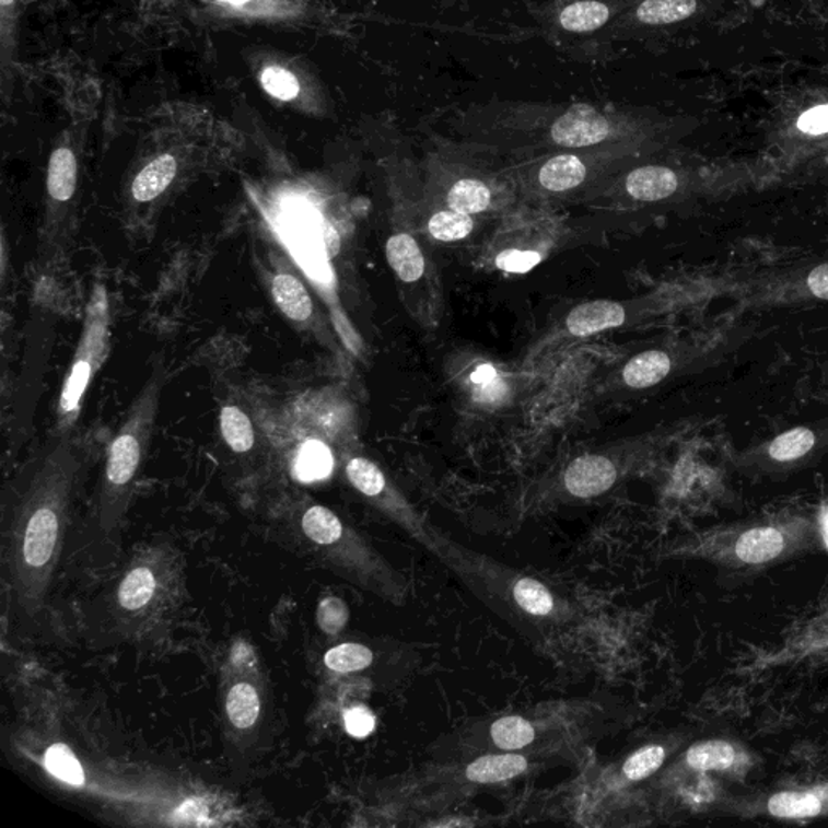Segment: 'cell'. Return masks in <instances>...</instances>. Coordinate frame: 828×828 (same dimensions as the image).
I'll return each mask as SVG.
<instances>
[{"mask_svg": "<svg viewBox=\"0 0 828 828\" xmlns=\"http://www.w3.org/2000/svg\"><path fill=\"white\" fill-rule=\"evenodd\" d=\"M83 455L70 432L54 431L10 488L3 560L13 599L26 617L46 604L62 552Z\"/></svg>", "mask_w": 828, "mask_h": 828, "instance_id": "cell-1", "label": "cell"}, {"mask_svg": "<svg viewBox=\"0 0 828 828\" xmlns=\"http://www.w3.org/2000/svg\"><path fill=\"white\" fill-rule=\"evenodd\" d=\"M502 128L543 130L547 144L560 150H590L620 143L640 133V120L618 106L573 103H499L485 107Z\"/></svg>", "mask_w": 828, "mask_h": 828, "instance_id": "cell-2", "label": "cell"}, {"mask_svg": "<svg viewBox=\"0 0 828 828\" xmlns=\"http://www.w3.org/2000/svg\"><path fill=\"white\" fill-rule=\"evenodd\" d=\"M164 384L165 371L162 364H158L107 448L97 502V523L104 534L115 533L124 522L135 482L150 447Z\"/></svg>", "mask_w": 828, "mask_h": 828, "instance_id": "cell-3", "label": "cell"}, {"mask_svg": "<svg viewBox=\"0 0 828 828\" xmlns=\"http://www.w3.org/2000/svg\"><path fill=\"white\" fill-rule=\"evenodd\" d=\"M300 527L307 543L340 576L392 603H401L407 590L400 574L333 510L311 505L304 510Z\"/></svg>", "mask_w": 828, "mask_h": 828, "instance_id": "cell-4", "label": "cell"}, {"mask_svg": "<svg viewBox=\"0 0 828 828\" xmlns=\"http://www.w3.org/2000/svg\"><path fill=\"white\" fill-rule=\"evenodd\" d=\"M110 345L109 293L103 283H94L84 307L83 327L57 404L56 431L75 428L88 388L107 358Z\"/></svg>", "mask_w": 828, "mask_h": 828, "instance_id": "cell-5", "label": "cell"}, {"mask_svg": "<svg viewBox=\"0 0 828 828\" xmlns=\"http://www.w3.org/2000/svg\"><path fill=\"white\" fill-rule=\"evenodd\" d=\"M347 476L348 481L358 492L363 493L366 499L373 500L376 505L381 506L382 512L387 513L392 520L398 523V526L410 533L425 549L431 550L441 559L447 557L448 560V552L445 549L447 544L431 527L424 525L413 510L398 502L397 497H387V479L371 459L361 458V456L351 458L347 465Z\"/></svg>", "mask_w": 828, "mask_h": 828, "instance_id": "cell-6", "label": "cell"}, {"mask_svg": "<svg viewBox=\"0 0 828 828\" xmlns=\"http://www.w3.org/2000/svg\"><path fill=\"white\" fill-rule=\"evenodd\" d=\"M168 557L159 550L135 560L115 594L118 610L135 618L154 614L168 594Z\"/></svg>", "mask_w": 828, "mask_h": 828, "instance_id": "cell-7", "label": "cell"}, {"mask_svg": "<svg viewBox=\"0 0 828 828\" xmlns=\"http://www.w3.org/2000/svg\"><path fill=\"white\" fill-rule=\"evenodd\" d=\"M625 9L627 0H557L546 16L552 28L584 36L614 26Z\"/></svg>", "mask_w": 828, "mask_h": 828, "instance_id": "cell-8", "label": "cell"}, {"mask_svg": "<svg viewBox=\"0 0 828 828\" xmlns=\"http://www.w3.org/2000/svg\"><path fill=\"white\" fill-rule=\"evenodd\" d=\"M563 481L571 495L593 499L615 485L617 468L603 455H583L568 466Z\"/></svg>", "mask_w": 828, "mask_h": 828, "instance_id": "cell-9", "label": "cell"}, {"mask_svg": "<svg viewBox=\"0 0 828 828\" xmlns=\"http://www.w3.org/2000/svg\"><path fill=\"white\" fill-rule=\"evenodd\" d=\"M263 692L252 677H238L230 683L225 695V715L235 732L255 728L263 715Z\"/></svg>", "mask_w": 828, "mask_h": 828, "instance_id": "cell-10", "label": "cell"}, {"mask_svg": "<svg viewBox=\"0 0 828 828\" xmlns=\"http://www.w3.org/2000/svg\"><path fill=\"white\" fill-rule=\"evenodd\" d=\"M623 306L608 300L583 303L573 307L567 316V327L576 337L594 336L603 330L615 329L625 323Z\"/></svg>", "mask_w": 828, "mask_h": 828, "instance_id": "cell-11", "label": "cell"}, {"mask_svg": "<svg viewBox=\"0 0 828 828\" xmlns=\"http://www.w3.org/2000/svg\"><path fill=\"white\" fill-rule=\"evenodd\" d=\"M590 165L576 152H560L540 164L537 180L547 191L563 193L584 184Z\"/></svg>", "mask_w": 828, "mask_h": 828, "instance_id": "cell-12", "label": "cell"}, {"mask_svg": "<svg viewBox=\"0 0 828 828\" xmlns=\"http://www.w3.org/2000/svg\"><path fill=\"white\" fill-rule=\"evenodd\" d=\"M273 302L283 316L296 324H304L313 317L314 303L302 279L289 270L277 272L270 282Z\"/></svg>", "mask_w": 828, "mask_h": 828, "instance_id": "cell-13", "label": "cell"}, {"mask_svg": "<svg viewBox=\"0 0 828 828\" xmlns=\"http://www.w3.org/2000/svg\"><path fill=\"white\" fill-rule=\"evenodd\" d=\"M678 175L662 165H644L634 168L625 180V188L638 201H662L678 189Z\"/></svg>", "mask_w": 828, "mask_h": 828, "instance_id": "cell-14", "label": "cell"}, {"mask_svg": "<svg viewBox=\"0 0 828 828\" xmlns=\"http://www.w3.org/2000/svg\"><path fill=\"white\" fill-rule=\"evenodd\" d=\"M505 596L529 617H553L559 610L556 596L550 593L549 587L533 578H506Z\"/></svg>", "mask_w": 828, "mask_h": 828, "instance_id": "cell-15", "label": "cell"}, {"mask_svg": "<svg viewBox=\"0 0 828 828\" xmlns=\"http://www.w3.org/2000/svg\"><path fill=\"white\" fill-rule=\"evenodd\" d=\"M698 10V0H641L618 19H628L644 26H664L689 19Z\"/></svg>", "mask_w": 828, "mask_h": 828, "instance_id": "cell-16", "label": "cell"}, {"mask_svg": "<svg viewBox=\"0 0 828 828\" xmlns=\"http://www.w3.org/2000/svg\"><path fill=\"white\" fill-rule=\"evenodd\" d=\"M78 184V162L69 148H59L50 154L47 167V195L50 202L63 206L72 201Z\"/></svg>", "mask_w": 828, "mask_h": 828, "instance_id": "cell-17", "label": "cell"}, {"mask_svg": "<svg viewBox=\"0 0 828 828\" xmlns=\"http://www.w3.org/2000/svg\"><path fill=\"white\" fill-rule=\"evenodd\" d=\"M178 165L172 154H162L151 161L131 184V196L137 202H151L171 187Z\"/></svg>", "mask_w": 828, "mask_h": 828, "instance_id": "cell-18", "label": "cell"}, {"mask_svg": "<svg viewBox=\"0 0 828 828\" xmlns=\"http://www.w3.org/2000/svg\"><path fill=\"white\" fill-rule=\"evenodd\" d=\"M527 766H529V762H527L526 757L520 756V754L482 756L473 760L466 767V779L469 782L482 783V785L505 782V780L522 775L523 772H526Z\"/></svg>", "mask_w": 828, "mask_h": 828, "instance_id": "cell-19", "label": "cell"}, {"mask_svg": "<svg viewBox=\"0 0 828 828\" xmlns=\"http://www.w3.org/2000/svg\"><path fill=\"white\" fill-rule=\"evenodd\" d=\"M785 539L775 527H754L746 530L736 543V556L742 562L757 563L769 562L782 553Z\"/></svg>", "mask_w": 828, "mask_h": 828, "instance_id": "cell-20", "label": "cell"}, {"mask_svg": "<svg viewBox=\"0 0 828 828\" xmlns=\"http://www.w3.org/2000/svg\"><path fill=\"white\" fill-rule=\"evenodd\" d=\"M385 255L392 269L404 282H416L424 276V256L413 236L408 233L390 236L385 246Z\"/></svg>", "mask_w": 828, "mask_h": 828, "instance_id": "cell-21", "label": "cell"}, {"mask_svg": "<svg viewBox=\"0 0 828 828\" xmlns=\"http://www.w3.org/2000/svg\"><path fill=\"white\" fill-rule=\"evenodd\" d=\"M672 360L658 350L644 351L625 366L623 378L630 387L648 388L657 385L670 374Z\"/></svg>", "mask_w": 828, "mask_h": 828, "instance_id": "cell-22", "label": "cell"}, {"mask_svg": "<svg viewBox=\"0 0 828 828\" xmlns=\"http://www.w3.org/2000/svg\"><path fill=\"white\" fill-rule=\"evenodd\" d=\"M221 434L230 451L235 453H248L256 444L255 428L249 416L236 407L224 405L219 413Z\"/></svg>", "mask_w": 828, "mask_h": 828, "instance_id": "cell-23", "label": "cell"}, {"mask_svg": "<svg viewBox=\"0 0 828 828\" xmlns=\"http://www.w3.org/2000/svg\"><path fill=\"white\" fill-rule=\"evenodd\" d=\"M490 201H492L490 188L478 178H459L448 189V208L463 214H479L489 208Z\"/></svg>", "mask_w": 828, "mask_h": 828, "instance_id": "cell-24", "label": "cell"}, {"mask_svg": "<svg viewBox=\"0 0 828 828\" xmlns=\"http://www.w3.org/2000/svg\"><path fill=\"white\" fill-rule=\"evenodd\" d=\"M490 738L497 748L505 751H518L536 739L533 723L518 715L503 716L490 726Z\"/></svg>", "mask_w": 828, "mask_h": 828, "instance_id": "cell-25", "label": "cell"}, {"mask_svg": "<svg viewBox=\"0 0 828 828\" xmlns=\"http://www.w3.org/2000/svg\"><path fill=\"white\" fill-rule=\"evenodd\" d=\"M374 662V654L368 645L345 642L324 655V664L336 674H357L366 670Z\"/></svg>", "mask_w": 828, "mask_h": 828, "instance_id": "cell-26", "label": "cell"}, {"mask_svg": "<svg viewBox=\"0 0 828 828\" xmlns=\"http://www.w3.org/2000/svg\"><path fill=\"white\" fill-rule=\"evenodd\" d=\"M823 809L819 797L810 793L783 791L769 800V813L780 819H806L814 817Z\"/></svg>", "mask_w": 828, "mask_h": 828, "instance_id": "cell-27", "label": "cell"}, {"mask_svg": "<svg viewBox=\"0 0 828 828\" xmlns=\"http://www.w3.org/2000/svg\"><path fill=\"white\" fill-rule=\"evenodd\" d=\"M686 762L695 770H725L735 762V749L730 743L712 739L692 746L686 754Z\"/></svg>", "mask_w": 828, "mask_h": 828, "instance_id": "cell-28", "label": "cell"}, {"mask_svg": "<svg viewBox=\"0 0 828 828\" xmlns=\"http://www.w3.org/2000/svg\"><path fill=\"white\" fill-rule=\"evenodd\" d=\"M816 434L810 429H790L770 442L769 456L780 463L794 462L813 451L816 447Z\"/></svg>", "mask_w": 828, "mask_h": 828, "instance_id": "cell-29", "label": "cell"}, {"mask_svg": "<svg viewBox=\"0 0 828 828\" xmlns=\"http://www.w3.org/2000/svg\"><path fill=\"white\" fill-rule=\"evenodd\" d=\"M296 471L303 481H317L324 479L333 471V455L329 448L320 442H307L296 462Z\"/></svg>", "mask_w": 828, "mask_h": 828, "instance_id": "cell-30", "label": "cell"}, {"mask_svg": "<svg viewBox=\"0 0 828 828\" xmlns=\"http://www.w3.org/2000/svg\"><path fill=\"white\" fill-rule=\"evenodd\" d=\"M473 219L468 214L456 211H441L432 215L429 221V232L441 242H456L471 233Z\"/></svg>", "mask_w": 828, "mask_h": 828, "instance_id": "cell-31", "label": "cell"}, {"mask_svg": "<svg viewBox=\"0 0 828 828\" xmlns=\"http://www.w3.org/2000/svg\"><path fill=\"white\" fill-rule=\"evenodd\" d=\"M665 760V749L662 746H645L628 757L623 766V775L631 782H640L661 769Z\"/></svg>", "mask_w": 828, "mask_h": 828, "instance_id": "cell-32", "label": "cell"}, {"mask_svg": "<svg viewBox=\"0 0 828 828\" xmlns=\"http://www.w3.org/2000/svg\"><path fill=\"white\" fill-rule=\"evenodd\" d=\"M46 766L54 775L66 780L70 785H83L84 775L80 762L66 746H53L46 754Z\"/></svg>", "mask_w": 828, "mask_h": 828, "instance_id": "cell-33", "label": "cell"}, {"mask_svg": "<svg viewBox=\"0 0 828 828\" xmlns=\"http://www.w3.org/2000/svg\"><path fill=\"white\" fill-rule=\"evenodd\" d=\"M316 618L317 625L324 633L329 634V637H337L347 627L348 620H350V610L340 597L329 596L320 600Z\"/></svg>", "mask_w": 828, "mask_h": 828, "instance_id": "cell-34", "label": "cell"}, {"mask_svg": "<svg viewBox=\"0 0 828 828\" xmlns=\"http://www.w3.org/2000/svg\"><path fill=\"white\" fill-rule=\"evenodd\" d=\"M261 83L270 96L280 101H292L300 94L299 80L282 67H267L263 72Z\"/></svg>", "mask_w": 828, "mask_h": 828, "instance_id": "cell-35", "label": "cell"}, {"mask_svg": "<svg viewBox=\"0 0 828 828\" xmlns=\"http://www.w3.org/2000/svg\"><path fill=\"white\" fill-rule=\"evenodd\" d=\"M345 728L354 738H366L376 728V716L364 705L348 709L345 712Z\"/></svg>", "mask_w": 828, "mask_h": 828, "instance_id": "cell-36", "label": "cell"}, {"mask_svg": "<svg viewBox=\"0 0 828 828\" xmlns=\"http://www.w3.org/2000/svg\"><path fill=\"white\" fill-rule=\"evenodd\" d=\"M497 267L506 272L525 273L540 263V256L536 252H520V249H510L503 252L497 258Z\"/></svg>", "mask_w": 828, "mask_h": 828, "instance_id": "cell-37", "label": "cell"}, {"mask_svg": "<svg viewBox=\"0 0 828 828\" xmlns=\"http://www.w3.org/2000/svg\"><path fill=\"white\" fill-rule=\"evenodd\" d=\"M797 127L807 135H823L828 131V104L814 107L801 115Z\"/></svg>", "mask_w": 828, "mask_h": 828, "instance_id": "cell-38", "label": "cell"}, {"mask_svg": "<svg viewBox=\"0 0 828 828\" xmlns=\"http://www.w3.org/2000/svg\"><path fill=\"white\" fill-rule=\"evenodd\" d=\"M807 289L816 299L828 302V263L820 264L807 276Z\"/></svg>", "mask_w": 828, "mask_h": 828, "instance_id": "cell-39", "label": "cell"}, {"mask_svg": "<svg viewBox=\"0 0 828 828\" xmlns=\"http://www.w3.org/2000/svg\"><path fill=\"white\" fill-rule=\"evenodd\" d=\"M493 378H497V374L495 371H493V368L489 366V364L488 366L478 368V371L473 374V382L478 385L489 384Z\"/></svg>", "mask_w": 828, "mask_h": 828, "instance_id": "cell-40", "label": "cell"}, {"mask_svg": "<svg viewBox=\"0 0 828 828\" xmlns=\"http://www.w3.org/2000/svg\"><path fill=\"white\" fill-rule=\"evenodd\" d=\"M823 534L824 540H826L828 547V510H826V513L823 515Z\"/></svg>", "mask_w": 828, "mask_h": 828, "instance_id": "cell-41", "label": "cell"}, {"mask_svg": "<svg viewBox=\"0 0 828 828\" xmlns=\"http://www.w3.org/2000/svg\"><path fill=\"white\" fill-rule=\"evenodd\" d=\"M221 2L229 3V5L242 7L252 2V0H221Z\"/></svg>", "mask_w": 828, "mask_h": 828, "instance_id": "cell-42", "label": "cell"}, {"mask_svg": "<svg viewBox=\"0 0 828 828\" xmlns=\"http://www.w3.org/2000/svg\"><path fill=\"white\" fill-rule=\"evenodd\" d=\"M0 2H2L3 7H9L10 3H13V0H0Z\"/></svg>", "mask_w": 828, "mask_h": 828, "instance_id": "cell-43", "label": "cell"}]
</instances>
